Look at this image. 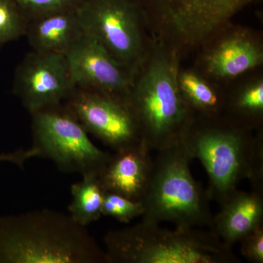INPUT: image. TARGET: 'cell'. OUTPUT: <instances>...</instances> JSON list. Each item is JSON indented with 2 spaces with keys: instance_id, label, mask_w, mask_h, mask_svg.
<instances>
[{
  "instance_id": "9c48e42d",
  "label": "cell",
  "mask_w": 263,
  "mask_h": 263,
  "mask_svg": "<svg viewBox=\"0 0 263 263\" xmlns=\"http://www.w3.org/2000/svg\"><path fill=\"white\" fill-rule=\"evenodd\" d=\"M65 105L85 130L114 152L142 142L127 99L76 87Z\"/></svg>"
},
{
  "instance_id": "ba28073f",
  "label": "cell",
  "mask_w": 263,
  "mask_h": 263,
  "mask_svg": "<svg viewBox=\"0 0 263 263\" xmlns=\"http://www.w3.org/2000/svg\"><path fill=\"white\" fill-rule=\"evenodd\" d=\"M33 148L66 174L100 173L111 154L95 146L65 105L31 114Z\"/></svg>"
},
{
  "instance_id": "277c9868",
  "label": "cell",
  "mask_w": 263,
  "mask_h": 263,
  "mask_svg": "<svg viewBox=\"0 0 263 263\" xmlns=\"http://www.w3.org/2000/svg\"><path fill=\"white\" fill-rule=\"evenodd\" d=\"M107 263H239L211 230L176 226L162 228L142 220L110 230L103 238Z\"/></svg>"
},
{
  "instance_id": "5bb4252c",
  "label": "cell",
  "mask_w": 263,
  "mask_h": 263,
  "mask_svg": "<svg viewBox=\"0 0 263 263\" xmlns=\"http://www.w3.org/2000/svg\"><path fill=\"white\" fill-rule=\"evenodd\" d=\"M210 230L232 247L263 224V190L243 192L237 189L220 205Z\"/></svg>"
},
{
  "instance_id": "e0dca14e",
  "label": "cell",
  "mask_w": 263,
  "mask_h": 263,
  "mask_svg": "<svg viewBox=\"0 0 263 263\" xmlns=\"http://www.w3.org/2000/svg\"><path fill=\"white\" fill-rule=\"evenodd\" d=\"M223 114L240 125L260 129L263 121V78L257 76L226 93Z\"/></svg>"
},
{
  "instance_id": "9a60e30c",
  "label": "cell",
  "mask_w": 263,
  "mask_h": 263,
  "mask_svg": "<svg viewBox=\"0 0 263 263\" xmlns=\"http://www.w3.org/2000/svg\"><path fill=\"white\" fill-rule=\"evenodd\" d=\"M83 34L76 8H70L29 21L25 36L32 51L65 55Z\"/></svg>"
},
{
  "instance_id": "d6986e66",
  "label": "cell",
  "mask_w": 263,
  "mask_h": 263,
  "mask_svg": "<svg viewBox=\"0 0 263 263\" xmlns=\"http://www.w3.org/2000/svg\"><path fill=\"white\" fill-rule=\"evenodd\" d=\"M29 22L14 0H0V48L25 36Z\"/></svg>"
},
{
  "instance_id": "30bf717a",
  "label": "cell",
  "mask_w": 263,
  "mask_h": 263,
  "mask_svg": "<svg viewBox=\"0 0 263 263\" xmlns=\"http://www.w3.org/2000/svg\"><path fill=\"white\" fill-rule=\"evenodd\" d=\"M76 88L65 55L32 51L15 70L13 92L30 114L61 105Z\"/></svg>"
},
{
  "instance_id": "ffe728a7",
  "label": "cell",
  "mask_w": 263,
  "mask_h": 263,
  "mask_svg": "<svg viewBox=\"0 0 263 263\" xmlns=\"http://www.w3.org/2000/svg\"><path fill=\"white\" fill-rule=\"evenodd\" d=\"M102 216H110L119 221L128 223L144 213L143 202L134 201L117 194L105 192Z\"/></svg>"
},
{
  "instance_id": "52a82bcc",
  "label": "cell",
  "mask_w": 263,
  "mask_h": 263,
  "mask_svg": "<svg viewBox=\"0 0 263 263\" xmlns=\"http://www.w3.org/2000/svg\"><path fill=\"white\" fill-rule=\"evenodd\" d=\"M76 13L84 34L136 76L154 43L139 1L83 0Z\"/></svg>"
},
{
  "instance_id": "6da1fadb",
  "label": "cell",
  "mask_w": 263,
  "mask_h": 263,
  "mask_svg": "<svg viewBox=\"0 0 263 263\" xmlns=\"http://www.w3.org/2000/svg\"><path fill=\"white\" fill-rule=\"evenodd\" d=\"M192 160L200 161L209 176V200L221 205L248 179L263 190V135L257 134L224 114L195 115L181 141Z\"/></svg>"
},
{
  "instance_id": "8992f818",
  "label": "cell",
  "mask_w": 263,
  "mask_h": 263,
  "mask_svg": "<svg viewBox=\"0 0 263 263\" xmlns=\"http://www.w3.org/2000/svg\"><path fill=\"white\" fill-rule=\"evenodd\" d=\"M152 39L180 57L200 48L257 0H138Z\"/></svg>"
},
{
  "instance_id": "4fadbf2b",
  "label": "cell",
  "mask_w": 263,
  "mask_h": 263,
  "mask_svg": "<svg viewBox=\"0 0 263 263\" xmlns=\"http://www.w3.org/2000/svg\"><path fill=\"white\" fill-rule=\"evenodd\" d=\"M151 152L141 142L111 154L98 175L104 191L142 202L153 168Z\"/></svg>"
},
{
  "instance_id": "ac0fdd59",
  "label": "cell",
  "mask_w": 263,
  "mask_h": 263,
  "mask_svg": "<svg viewBox=\"0 0 263 263\" xmlns=\"http://www.w3.org/2000/svg\"><path fill=\"white\" fill-rule=\"evenodd\" d=\"M98 175L97 172L83 175L81 181L70 186L72 200L67 209L72 219L81 226L87 227L102 216L105 191Z\"/></svg>"
},
{
  "instance_id": "8fae6325",
  "label": "cell",
  "mask_w": 263,
  "mask_h": 263,
  "mask_svg": "<svg viewBox=\"0 0 263 263\" xmlns=\"http://www.w3.org/2000/svg\"><path fill=\"white\" fill-rule=\"evenodd\" d=\"M196 70L213 82L238 79L263 65V45L254 31L232 23L201 48Z\"/></svg>"
},
{
  "instance_id": "3957f363",
  "label": "cell",
  "mask_w": 263,
  "mask_h": 263,
  "mask_svg": "<svg viewBox=\"0 0 263 263\" xmlns=\"http://www.w3.org/2000/svg\"><path fill=\"white\" fill-rule=\"evenodd\" d=\"M180 60L176 51L154 41L127 97L141 141L151 152L181 143L195 116L178 86Z\"/></svg>"
},
{
  "instance_id": "44dd1931",
  "label": "cell",
  "mask_w": 263,
  "mask_h": 263,
  "mask_svg": "<svg viewBox=\"0 0 263 263\" xmlns=\"http://www.w3.org/2000/svg\"><path fill=\"white\" fill-rule=\"evenodd\" d=\"M29 20L58 10L76 8L83 0H14Z\"/></svg>"
},
{
  "instance_id": "603a6c76",
  "label": "cell",
  "mask_w": 263,
  "mask_h": 263,
  "mask_svg": "<svg viewBox=\"0 0 263 263\" xmlns=\"http://www.w3.org/2000/svg\"><path fill=\"white\" fill-rule=\"evenodd\" d=\"M34 157H39V152L32 147L27 150L18 149L11 153L0 154V162H10L24 168L27 161Z\"/></svg>"
},
{
  "instance_id": "7a4b0ae2",
  "label": "cell",
  "mask_w": 263,
  "mask_h": 263,
  "mask_svg": "<svg viewBox=\"0 0 263 263\" xmlns=\"http://www.w3.org/2000/svg\"><path fill=\"white\" fill-rule=\"evenodd\" d=\"M0 263H107L86 227L43 209L0 217Z\"/></svg>"
},
{
  "instance_id": "7c38bea8",
  "label": "cell",
  "mask_w": 263,
  "mask_h": 263,
  "mask_svg": "<svg viewBox=\"0 0 263 263\" xmlns=\"http://www.w3.org/2000/svg\"><path fill=\"white\" fill-rule=\"evenodd\" d=\"M76 87L127 99L135 75L86 34L65 53Z\"/></svg>"
},
{
  "instance_id": "7402d4cb",
  "label": "cell",
  "mask_w": 263,
  "mask_h": 263,
  "mask_svg": "<svg viewBox=\"0 0 263 263\" xmlns=\"http://www.w3.org/2000/svg\"><path fill=\"white\" fill-rule=\"evenodd\" d=\"M240 242V252L247 260L263 262V224L245 235Z\"/></svg>"
},
{
  "instance_id": "2e32d148",
  "label": "cell",
  "mask_w": 263,
  "mask_h": 263,
  "mask_svg": "<svg viewBox=\"0 0 263 263\" xmlns=\"http://www.w3.org/2000/svg\"><path fill=\"white\" fill-rule=\"evenodd\" d=\"M178 86L183 101L195 115H220L224 111L226 92L196 69H179Z\"/></svg>"
},
{
  "instance_id": "5b68a950",
  "label": "cell",
  "mask_w": 263,
  "mask_h": 263,
  "mask_svg": "<svg viewBox=\"0 0 263 263\" xmlns=\"http://www.w3.org/2000/svg\"><path fill=\"white\" fill-rule=\"evenodd\" d=\"M146 193L142 220L172 222L176 226H212L206 190L192 174V159L181 143L157 152Z\"/></svg>"
}]
</instances>
